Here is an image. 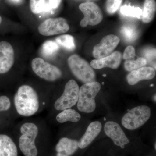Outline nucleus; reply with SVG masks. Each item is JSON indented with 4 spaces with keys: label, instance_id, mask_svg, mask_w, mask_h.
Listing matches in <instances>:
<instances>
[{
    "label": "nucleus",
    "instance_id": "obj_15",
    "mask_svg": "<svg viewBox=\"0 0 156 156\" xmlns=\"http://www.w3.org/2000/svg\"><path fill=\"white\" fill-rule=\"evenodd\" d=\"M102 128L101 123L95 121L90 123L85 134L78 141V146L84 149L88 146L100 133Z\"/></svg>",
    "mask_w": 156,
    "mask_h": 156
},
{
    "label": "nucleus",
    "instance_id": "obj_1",
    "mask_svg": "<svg viewBox=\"0 0 156 156\" xmlns=\"http://www.w3.org/2000/svg\"><path fill=\"white\" fill-rule=\"evenodd\" d=\"M14 105L20 115L29 117L39 108L38 96L35 90L28 85L20 87L14 98Z\"/></svg>",
    "mask_w": 156,
    "mask_h": 156
},
{
    "label": "nucleus",
    "instance_id": "obj_5",
    "mask_svg": "<svg viewBox=\"0 0 156 156\" xmlns=\"http://www.w3.org/2000/svg\"><path fill=\"white\" fill-rule=\"evenodd\" d=\"M151 115V109L148 106L136 107L124 115L122 120V125L128 130H135L144 125L150 118Z\"/></svg>",
    "mask_w": 156,
    "mask_h": 156
},
{
    "label": "nucleus",
    "instance_id": "obj_20",
    "mask_svg": "<svg viewBox=\"0 0 156 156\" xmlns=\"http://www.w3.org/2000/svg\"><path fill=\"white\" fill-rule=\"evenodd\" d=\"M59 48L58 45L56 41H47L42 46V53L43 56L46 57H52L55 55Z\"/></svg>",
    "mask_w": 156,
    "mask_h": 156
},
{
    "label": "nucleus",
    "instance_id": "obj_10",
    "mask_svg": "<svg viewBox=\"0 0 156 156\" xmlns=\"http://www.w3.org/2000/svg\"><path fill=\"white\" fill-rule=\"evenodd\" d=\"M120 42L119 37L108 35L102 39L99 44L94 47L92 54L95 58H101L111 55Z\"/></svg>",
    "mask_w": 156,
    "mask_h": 156
},
{
    "label": "nucleus",
    "instance_id": "obj_27",
    "mask_svg": "<svg viewBox=\"0 0 156 156\" xmlns=\"http://www.w3.org/2000/svg\"><path fill=\"white\" fill-rule=\"evenodd\" d=\"M143 57L146 59L147 62H149L153 66V68L156 69L155 58H156V49H147L144 51Z\"/></svg>",
    "mask_w": 156,
    "mask_h": 156
},
{
    "label": "nucleus",
    "instance_id": "obj_23",
    "mask_svg": "<svg viewBox=\"0 0 156 156\" xmlns=\"http://www.w3.org/2000/svg\"><path fill=\"white\" fill-rule=\"evenodd\" d=\"M121 34L127 41L133 42L137 39L138 33L134 27L125 25L121 28Z\"/></svg>",
    "mask_w": 156,
    "mask_h": 156
},
{
    "label": "nucleus",
    "instance_id": "obj_11",
    "mask_svg": "<svg viewBox=\"0 0 156 156\" xmlns=\"http://www.w3.org/2000/svg\"><path fill=\"white\" fill-rule=\"evenodd\" d=\"M105 133L112 140L116 145L122 148L130 142L122 128L118 123L112 121L107 122L105 125Z\"/></svg>",
    "mask_w": 156,
    "mask_h": 156
},
{
    "label": "nucleus",
    "instance_id": "obj_6",
    "mask_svg": "<svg viewBox=\"0 0 156 156\" xmlns=\"http://www.w3.org/2000/svg\"><path fill=\"white\" fill-rule=\"evenodd\" d=\"M80 87L74 80H70L66 85L62 95L56 101L54 107L58 111L70 108L75 105L79 98Z\"/></svg>",
    "mask_w": 156,
    "mask_h": 156
},
{
    "label": "nucleus",
    "instance_id": "obj_28",
    "mask_svg": "<svg viewBox=\"0 0 156 156\" xmlns=\"http://www.w3.org/2000/svg\"><path fill=\"white\" fill-rule=\"evenodd\" d=\"M11 107V101L6 96L0 97V112L8 110Z\"/></svg>",
    "mask_w": 156,
    "mask_h": 156
},
{
    "label": "nucleus",
    "instance_id": "obj_7",
    "mask_svg": "<svg viewBox=\"0 0 156 156\" xmlns=\"http://www.w3.org/2000/svg\"><path fill=\"white\" fill-rule=\"evenodd\" d=\"M31 66L37 75L46 80L53 82L58 80L62 76V72L59 68L41 58H34Z\"/></svg>",
    "mask_w": 156,
    "mask_h": 156
},
{
    "label": "nucleus",
    "instance_id": "obj_16",
    "mask_svg": "<svg viewBox=\"0 0 156 156\" xmlns=\"http://www.w3.org/2000/svg\"><path fill=\"white\" fill-rule=\"evenodd\" d=\"M78 141L67 137H63L56 146V156H70L77 150Z\"/></svg>",
    "mask_w": 156,
    "mask_h": 156
},
{
    "label": "nucleus",
    "instance_id": "obj_31",
    "mask_svg": "<svg viewBox=\"0 0 156 156\" xmlns=\"http://www.w3.org/2000/svg\"><path fill=\"white\" fill-rule=\"evenodd\" d=\"M53 9L51 7L49 3H47L45 4L44 8L42 12L44 14H49L50 12H52Z\"/></svg>",
    "mask_w": 156,
    "mask_h": 156
},
{
    "label": "nucleus",
    "instance_id": "obj_2",
    "mask_svg": "<svg viewBox=\"0 0 156 156\" xmlns=\"http://www.w3.org/2000/svg\"><path fill=\"white\" fill-rule=\"evenodd\" d=\"M101 88L100 84L95 81L84 84L80 87L77 105L79 111L87 113L95 111L96 108L95 98Z\"/></svg>",
    "mask_w": 156,
    "mask_h": 156
},
{
    "label": "nucleus",
    "instance_id": "obj_24",
    "mask_svg": "<svg viewBox=\"0 0 156 156\" xmlns=\"http://www.w3.org/2000/svg\"><path fill=\"white\" fill-rule=\"evenodd\" d=\"M120 12L125 16L139 18L142 14V11L140 8L130 5L122 6L120 9Z\"/></svg>",
    "mask_w": 156,
    "mask_h": 156
},
{
    "label": "nucleus",
    "instance_id": "obj_25",
    "mask_svg": "<svg viewBox=\"0 0 156 156\" xmlns=\"http://www.w3.org/2000/svg\"><path fill=\"white\" fill-rule=\"evenodd\" d=\"M45 4V0H30L31 11L35 14L42 13Z\"/></svg>",
    "mask_w": 156,
    "mask_h": 156
},
{
    "label": "nucleus",
    "instance_id": "obj_4",
    "mask_svg": "<svg viewBox=\"0 0 156 156\" xmlns=\"http://www.w3.org/2000/svg\"><path fill=\"white\" fill-rule=\"evenodd\" d=\"M69 66L73 74L84 83L95 81V74L91 66L83 58L74 54L68 59Z\"/></svg>",
    "mask_w": 156,
    "mask_h": 156
},
{
    "label": "nucleus",
    "instance_id": "obj_19",
    "mask_svg": "<svg viewBox=\"0 0 156 156\" xmlns=\"http://www.w3.org/2000/svg\"><path fill=\"white\" fill-rule=\"evenodd\" d=\"M156 9L155 0H145L142 12V21L145 23L151 22L154 19Z\"/></svg>",
    "mask_w": 156,
    "mask_h": 156
},
{
    "label": "nucleus",
    "instance_id": "obj_12",
    "mask_svg": "<svg viewBox=\"0 0 156 156\" xmlns=\"http://www.w3.org/2000/svg\"><path fill=\"white\" fill-rule=\"evenodd\" d=\"M14 60V50L11 44L5 41L0 42V74L9 72Z\"/></svg>",
    "mask_w": 156,
    "mask_h": 156
},
{
    "label": "nucleus",
    "instance_id": "obj_17",
    "mask_svg": "<svg viewBox=\"0 0 156 156\" xmlns=\"http://www.w3.org/2000/svg\"><path fill=\"white\" fill-rule=\"evenodd\" d=\"M17 147L11 137L0 134V156H17Z\"/></svg>",
    "mask_w": 156,
    "mask_h": 156
},
{
    "label": "nucleus",
    "instance_id": "obj_29",
    "mask_svg": "<svg viewBox=\"0 0 156 156\" xmlns=\"http://www.w3.org/2000/svg\"><path fill=\"white\" fill-rule=\"evenodd\" d=\"M135 56V52L134 48L131 46H128L124 51L123 56V58L126 60L133 59Z\"/></svg>",
    "mask_w": 156,
    "mask_h": 156
},
{
    "label": "nucleus",
    "instance_id": "obj_33",
    "mask_svg": "<svg viewBox=\"0 0 156 156\" xmlns=\"http://www.w3.org/2000/svg\"><path fill=\"white\" fill-rule=\"evenodd\" d=\"M2 17L0 16V24L1 23V22H2Z\"/></svg>",
    "mask_w": 156,
    "mask_h": 156
},
{
    "label": "nucleus",
    "instance_id": "obj_34",
    "mask_svg": "<svg viewBox=\"0 0 156 156\" xmlns=\"http://www.w3.org/2000/svg\"><path fill=\"white\" fill-rule=\"evenodd\" d=\"M154 100L155 101H156V95H155L154 96Z\"/></svg>",
    "mask_w": 156,
    "mask_h": 156
},
{
    "label": "nucleus",
    "instance_id": "obj_32",
    "mask_svg": "<svg viewBox=\"0 0 156 156\" xmlns=\"http://www.w3.org/2000/svg\"><path fill=\"white\" fill-rule=\"evenodd\" d=\"M12 2H18L20 0H11Z\"/></svg>",
    "mask_w": 156,
    "mask_h": 156
},
{
    "label": "nucleus",
    "instance_id": "obj_13",
    "mask_svg": "<svg viewBox=\"0 0 156 156\" xmlns=\"http://www.w3.org/2000/svg\"><path fill=\"white\" fill-rule=\"evenodd\" d=\"M121 53L115 51L106 57L92 60L90 66L93 69H97L105 67L116 69L121 63Z\"/></svg>",
    "mask_w": 156,
    "mask_h": 156
},
{
    "label": "nucleus",
    "instance_id": "obj_18",
    "mask_svg": "<svg viewBox=\"0 0 156 156\" xmlns=\"http://www.w3.org/2000/svg\"><path fill=\"white\" fill-rule=\"evenodd\" d=\"M56 119L57 122L60 123L67 122H76L80 119L81 115L77 112L70 108L62 110L57 115Z\"/></svg>",
    "mask_w": 156,
    "mask_h": 156
},
{
    "label": "nucleus",
    "instance_id": "obj_36",
    "mask_svg": "<svg viewBox=\"0 0 156 156\" xmlns=\"http://www.w3.org/2000/svg\"><path fill=\"white\" fill-rule=\"evenodd\" d=\"M106 76L105 75H104V76Z\"/></svg>",
    "mask_w": 156,
    "mask_h": 156
},
{
    "label": "nucleus",
    "instance_id": "obj_21",
    "mask_svg": "<svg viewBox=\"0 0 156 156\" xmlns=\"http://www.w3.org/2000/svg\"><path fill=\"white\" fill-rule=\"evenodd\" d=\"M147 61L143 57H140L137 59H127L124 63L125 69L128 72L138 69L147 64Z\"/></svg>",
    "mask_w": 156,
    "mask_h": 156
},
{
    "label": "nucleus",
    "instance_id": "obj_14",
    "mask_svg": "<svg viewBox=\"0 0 156 156\" xmlns=\"http://www.w3.org/2000/svg\"><path fill=\"white\" fill-rule=\"evenodd\" d=\"M155 75V69L153 67L144 66L131 71L127 76V80L128 83L132 86L142 80H151Z\"/></svg>",
    "mask_w": 156,
    "mask_h": 156
},
{
    "label": "nucleus",
    "instance_id": "obj_22",
    "mask_svg": "<svg viewBox=\"0 0 156 156\" xmlns=\"http://www.w3.org/2000/svg\"><path fill=\"white\" fill-rule=\"evenodd\" d=\"M56 42L68 50H73L75 48L74 39L72 36L70 35H63L58 37L56 39Z\"/></svg>",
    "mask_w": 156,
    "mask_h": 156
},
{
    "label": "nucleus",
    "instance_id": "obj_3",
    "mask_svg": "<svg viewBox=\"0 0 156 156\" xmlns=\"http://www.w3.org/2000/svg\"><path fill=\"white\" fill-rule=\"evenodd\" d=\"M22 135L19 138V147L25 156H37L38 151L35 140L38 133V128L35 124L26 123L20 128Z\"/></svg>",
    "mask_w": 156,
    "mask_h": 156
},
{
    "label": "nucleus",
    "instance_id": "obj_8",
    "mask_svg": "<svg viewBox=\"0 0 156 156\" xmlns=\"http://www.w3.org/2000/svg\"><path fill=\"white\" fill-rule=\"evenodd\" d=\"M79 9L83 14L84 18L81 20L80 25L86 27L87 25L94 26L99 24L103 19V14L100 8L92 2L82 3Z\"/></svg>",
    "mask_w": 156,
    "mask_h": 156
},
{
    "label": "nucleus",
    "instance_id": "obj_30",
    "mask_svg": "<svg viewBox=\"0 0 156 156\" xmlns=\"http://www.w3.org/2000/svg\"><path fill=\"white\" fill-rule=\"evenodd\" d=\"M61 2V0H49V3L53 9H56L58 8Z\"/></svg>",
    "mask_w": 156,
    "mask_h": 156
},
{
    "label": "nucleus",
    "instance_id": "obj_9",
    "mask_svg": "<svg viewBox=\"0 0 156 156\" xmlns=\"http://www.w3.org/2000/svg\"><path fill=\"white\" fill-rule=\"evenodd\" d=\"M69 29L67 21L61 17L46 20L38 27L39 33L45 36L65 33Z\"/></svg>",
    "mask_w": 156,
    "mask_h": 156
},
{
    "label": "nucleus",
    "instance_id": "obj_35",
    "mask_svg": "<svg viewBox=\"0 0 156 156\" xmlns=\"http://www.w3.org/2000/svg\"><path fill=\"white\" fill-rule=\"evenodd\" d=\"M88 1H95V0H88Z\"/></svg>",
    "mask_w": 156,
    "mask_h": 156
},
{
    "label": "nucleus",
    "instance_id": "obj_26",
    "mask_svg": "<svg viewBox=\"0 0 156 156\" xmlns=\"http://www.w3.org/2000/svg\"><path fill=\"white\" fill-rule=\"evenodd\" d=\"M122 0H107L106 9L109 14H114L119 9Z\"/></svg>",
    "mask_w": 156,
    "mask_h": 156
}]
</instances>
